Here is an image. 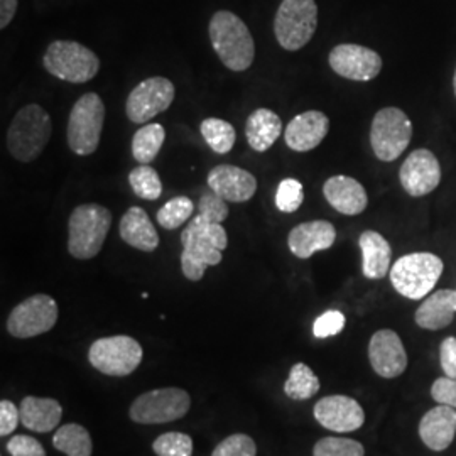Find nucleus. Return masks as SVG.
I'll use <instances>...</instances> for the list:
<instances>
[{"instance_id": "1", "label": "nucleus", "mask_w": 456, "mask_h": 456, "mask_svg": "<svg viewBox=\"0 0 456 456\" xmlns=\"http://www.w3.org/2000/svg\"><path fill=\"white\" fill-rule=\"evenodd\" d=\"M208 33L216 56L228 69L245 71L252 66L256 43L240 17L230 11H218L213 14Z\"/></svg>"}, {"instance_id": "2", "label": "nucleus", "mask_w": 456, "mask_h": 456, "mask_svg": "<svg viewBox=\"0 0 456 456\" xmlns=\"http://www.w3.org/2000/svg\"><path fill=\"white\" fill-rule=\"evenodd\" d=\"M110 227L112 213L109 208L97 203L77 207L68 224V252L71 257L80 261L94 259L105 244Z\"/></svg>"}, {"instance_id": "3", "label": "nucleus", "mask_w": 456, "mask_h": 456, "mask_svg": "<svg viewBox=\"0 0 456 456\" xmlns=\"http://www.w3.org/2000/svg\"><path fill=\"white\" fill-rule=\"evenodd\" d=\"M51 132L48 112L37 103H29L22 107L11 122L7 132L9 152L20 163H31L48 146Z\"/></svg>"}, {"instance_id": "4", "label": "nucleus", "mask_w": 456, "mask_h": 456, "mask_svg": "<svg viewBox=\"0 0 456 456\" xmlns=\"http://www.w3.org/2000/svg\"><path fill=\"white\" fill-rule=\"evenodd\" d=\"M444 264L431 252L403 256L391 267V282L401 296L418 301L431 293L440 281Z\"/></svg>"}, {"instance_id": "5", "label": "nucleus", "mask_w": 456, "mask_h": 456, "mask_svg": "<svg viewBox=\"0 0 456 456\" xmlns=\"http://www.w3.org/2000/svg\"><path fill=\"white\" fill-rule=\"evenodd\" d=\"M43 65L49 75L68 83H88L100 71V60L92 49L77 41H54L49 45Z\"/></svg>"}, {"instance_id": "6", "label": "nucleus", "mask_w": 456, "mask_h": 456, "mask_svg": "<svg viewBox=\"0 0 456 456\" xmlns=\"http://www.w3.org/2000/svg\"><path fill=\"white\" fill-rule=\"evenodd\" d=\"M105 122V103L98 94H85L71 109L68 120V146L77 156L94 154Z\"/></svg>"}, {"instance_id": "7", "label": "nucleus", "mask_w": 456, "mask_h": 456, "mask_svg": "<svg viewBox=\"0 0 456 456\" xmlns=\"http://www.w3.org/2000/svg\"><path fill=\"white\" fill-rule=\"evenodd\" d=\"M318 28V5L314 0H282L274 19V34L281 48H305Z\"/></svg>"}, {"instance_id": "8", "label": "nucleus", "mask_w": 456, "mask_h": 456, "mask_svg": "<svg viewBox=\"0 0 456 456\" xmlns=\"http://www.w3.org/2000/svg\"><path fill=\"white\" fill-rule=\"evenodd\" d=\"M412 139V124L406 112L386 107L374 115L370 127V144L377 159L384 163L395 161Z\"/></svg>"}, {"instance_id": "9", "label": "nucleus", "mask_w": 456, "mask_h": 456, "mask_svg": "<svg viewBox=\"0 0 456 456\" xmlns=\"http://www.w3.org/2000/svg\"><path fill=\"white\" fill-rule=\"evenodd\" d=\"M141 343L127 335L100 338L90 346L88 360L98 372L112 377L131 375L142 362Z\"/></svg>"}, {"instance_id": "10", "label": "nucleus", "mask_w": 456, "mask_h": 456, "mask_svg": "<svg viewBox=\"0 0 456 456\" xmlns=\"http://www.w3.org/2000/svg\"><path fill=\"white\" fill-rule=\"evenodd\" d=\"M191 408L190 394L178 387L144 392L131 406V419L139 424H164L181 419Z\"/></svg>"}, {"instance_id": "11", "label": "nucleus", "mask_w": 456, "mask_h": 456, "mask_svg": "<svg viewBox=\"0 0 456 456\" xmlns=\"http://www.w3.org/2000/svg\"><path fill=\"white\" fill-rule=\"evenodd\" d=\"M58 305L48 294H34L19 303L7 318V331L16 338H33L58 322Z\"/></svg>"}, {"instance_id": "12", "label": "nucleus", "mask_w": 456, "mask_h": 456, "mask_svg": "<svg viewBox=\"0 0 456 456\" xmlns=\"http://www.w3.org/2000/svg\"><path fill=\"white\" fill-rule=\"evenodd\" d=\"M176 95L175 85L164 77H151L139 83L126 102V112L134 124H146L166 112Z\"/></svg>"}, {"instance_id": "13", "label": "nucleus", "mask_w": 456, "mask_h": 456, "mask_svg": "<svg viewBox=\"0 0 456 456\" xmlns=\"http://www.w3.org/2000/svg\"><path fill=\"white\" fill-rule=\"evenodd\" d=\"M328 61L337 75L354 82H370L382 69L380 54L360 45L335 46L328 56Z\"/></svg>"}, {"instance_id": "14", "label": "nucleus", "mask_w": 456, "mask_h": 456, "mask_svg": "<svg viewBox=\"0 0 456 456\" xmlns=\"http://www.w3.org/2000/svg\"><path fill=\"white\" fill-rule=\"evenodd\" d=\"M399 180L409 196L421 198L433 193L441 183L438 158L428 149H416L401 166Z\"/></svg>"}, {"instance_id": "15", "label": "nucleus", "mask_w": 456, "mask_h": 456, "mask_svg": "<svg viewBox=\"0 0 456 456\" xmlns=\"http://www.w3.org/2000/svg\"><path fill=\"white\" fill-rule=\"evenodd\" d=\"M369 360L375 374L384 379H395L408 369L404 343L392 330L375 331L369 343Z\"/></svg>"}, {"instance_id": "16", "label": "nucleus", "mask_w": 456, "mask_h": 456, "mask_svg": "<svg viewBox=\"0 0 456 456\" xmlns=\"http://www.w3.org/2000/svg\"><path fill=\"white\" fill-rule=\"evenodd\" d=\"M314 419L335 433H352L365 423V412L348 395H328L314 404Z\"/></svg>"}, {"instance_id": "17", "label": "nucleus", "mask_w": 456, "mask_h": 456, "mask_svg": "<svg viewBox=\"0 0 456 456\" xmlns=\"http://www.w3.org/2000/svg\"><path fill=\"white\" fill-rule=\"evenodd\" d=\"M208 188L230 203L248 201L257 191V180L252 173L232 164H220L208 173Z\"/></svg>"}, {"instance_id": "18", "label": "nucleus", "mask_w": 456, "mask_h": 456, "mask_svg": "<svg viewBox=\"0 0 456 456\" xmlns=\"http://www.w3.org/2000/svg\"><path fill=\"white\" fill-rule=\"evenodd\" d=\"M330 131V120L320 110L296 115L284 131V139L296 152H308L323 142Z\"/></svg>"}, {"instance_id": "19", "label": "nucleus", "mask_w": 456, "mask_h": 456, "mask_svg": "<svg viewBox=\"0 0 456 456\" xmlns=\"http://www.w3.org/2000/svg\"><path fill=\"white\" fill-rule=\"evenodd\" d=\"M337 240V230L326 220L305 222L288 235V247L297 259H310L313 254L326 250Z\"/></svg>"}, {"instance_id": "20", "label": "nucleus", "mask_w": 456, "mask_h": 456, "mask_svg": "<svg viewBox=\"0 0 456 456\" xmlns=\"http://www.w3.org/2000/svg\"><path fill=\"white\" fill-rule=\"evenodd\" d=\"M456 435V411L450 406L429 409L419 423V438L433 452H444Z\"/></svg>"}, {"instance_id": "21", "label": "nucleus", "mask_w": 456, "mask_h": 456, "mask_svg": "<svg viewBox=\"0 0 456 456\" xmlns=\"http://www.w3.org/2000/svg\"><path fill=\"white\" fill-rule=\"evenodd\" d=\"M326 201L343 215H360L369 205V196L359 181L350 176H333L323 184Z\"/></svg>"}, {"instance_id": "22", "label": "nucleus", "mask_w": 456, "mask_h": 456, "mask_svg": "<svg viewBox=\"0 0 456 456\" xmlns=\"http://www.w3.org/2000/svg\"><path fill=\"white\" fill-rule=\"evenodd\" d=\"M181 271L188 281H201L208 267L222 262V250L200 237H181Z\"/></svg>"}, {"instance_id": "23", "label": "nucleus", "mask_w": 456, "mask_h": 456, "mask_svg": "<svg viewBox=\"0 0 456 456\" xmlns=\"http://www.w3.org/2000/svg\"><path fill=\"white\" fill-rule=\"evenodd\" d=\"M456 313V291L440 289L424 297L421 306L416 310L414 322L423 330H443L452 325Z\"/></svg>"}, {"instance_id": "24", "label": "nucleus", "mask_w": 456, "mask_h": 456, "mask_svg": "<svg viewBox=\"0 0 456 456\" xmlns=\"http://www.w3.org/2000/svg\"><path fill=\"white\" fill-rule=\"evenodd\" d=\"M118 232L122 240L142 252H154L159 247V233L146 210L132 207L120 218Z\"/></svg>"}, {"instance_id": "25", "label": "nucleus", "mask_w": 456, "mask_h": 456, "mask_svg": "<svg viewBox=\"0 0 456 456\" xmlns=\"http://www.w3.org/2000/svg\"><path fill=\"white\" fill-rule=\"evenodd\" d=\"M362 273L367 279H382L391 273V244L379 232L365 230L359 239Z\"/></svg>"}, {"instance_id": "26", "label": "nucleus", "mask_w": 456, "mask_h": 456, "mask_svg": "<svg viewBox=\"0 0 456 456\" xmlns=\"http://www.w3.org/2000/svg\"><path fill=\"white\" fill-rule=\"evenodd\" d=\"M20 423L36 433H49L58 428L63 408L56 399L28 395L20 403Z\"/></svg>"}, {"instance_id": "27", "label": "nucleus", "mask_w": 456, "mask_h": 456, "mask_svg": "<svg viewBox=\"0 0 456 456\" xmlns=\"http://www.w3.org/2000/svg\"><path fill=\"white\" fill-rule=\"evenodd\" d=\"M281 134L282 122L279 115L269 109L254 110L245 122L247 142L256 152H265L267 149H271Z\"/></svg>"}, {"instance_id": "28", "label": "nucleus", "mask_w": 456, "mask_h": 456, "mask_svg": "<svg viewBox=\"0 0 456 456\" xmlns=\"http://www.w3.org/2000/svg\"><path fill=\"white\" fill-rule=\"evenodd\" d=\"M53 446L68 456H92V436L82 424L69 423L61 426L54 436Z\"/></svg>"}, {"instance_id": "29", "label": "nucleus", "mask_w": 456, "mask_h": 456, "mask_svg": "<svg viewBox=\"0 0 456 456\" xmlns=\"http://www.w3.org/2000/svg\"><path fill=\"white\" fill-rule=\"evenodd\" d=\"M166 139L161 124H147L132 137V156L137 163L151 164L159 154Z\"/></svg>"}, {"instance_id": "30", "label": "nucleus", "mask_w": 456, "mask_h": 456, "mask_svg": "<svg viewBox=\"0 0 456 456\" xmlns=\"http://www.w3.org/2000/svg\"><path fill=\"white\" fill-rule=\"evenodd\" d=\"M284 392L293 401H308L320 392V379L303 362L296 363L284 384Z\"/></svg>"}, {"instance_id": "31", "label": "nucleus", "mask_w": 456, "mask_h": 456, "mask_svg": "<svg viewBox=\"0 0 456 456\" xmlns=\"http://www.w3.org/2000/svg\"><path fill=\"white\" fill-rule=\"evenodd\" d=\"M200 132L205 139V142L210 146L216 154H228L235 146V129L233 126L216 117H208L201 122Z\"/></svg>"}, {"instance_id": "32", "label": "nucleus", "mask_w": 456, "mask_h": 456, "mask_svg": "<svg viewBox=\"0 0 456 456\" xmlns=\"http://www.w3.org/2000/svg\"><path fill=\"white\" fill-rule=\"evenodd\" d=\"M129 184L135 196L154 201L163 195V183L154 167L149 164H141L139 167L132 169L129 173Z\"/></svg>"}, {"instance_id": "33", "label": "nucleus", "mask_w": 456, "mask_h": 456, "mask_svg": "<svg viewBox=\"0 0 456 456\" xmlns=\"http://www.w3.org/2000/svg\"><path fill=\"white\" fill-rule=\"evenodd\" d=\"M193 212H195V203L188 196H176L159 208L156 218L161 227L166 230H175V228H180L183 224H186L191 218Z\"/></svg>"}, {"instance_id": "34", "label": "nucleus", "mask_w": 456, "mask_h": 456, "mask_svg": "<svg viewBox=\"0 0 456 456\" xmlns=\"http://www.w3.org/2000/svg\"><path fill=\"white\" fill-rule=\"evenodd\" d=\"M181 237H200L222 252L227 248L228 245L227 230L222 224H205L198 216L191 218V222L183 230Z\"/></svg>"}, {"instance_id": "35", "label": "nucleus", "mask_w": 456, "mask_h": 456, "mask_svg": "<svg viewBox=\"0 0 456 456\" xmlns=\"http://www.w3.org/2000/svg\"><path fill=\"white\" fill-rule=\"evenodd\" d=\"M152 450L158 456H191L193 440L184 433H164L152 443Z\"/></svg>"}, {"instance_id": "36", "label": "nucleus", "mask_w": 456, "mask_h": 456, "mask_svg": "<svg viewBox=\"0 0 456 456\" xmlns=\"http://www.w3.org/2000/svg\"><path fill=\"white\" fill-rule=\"evenodd\" d=\"M313 456H365V448L350 438H323L313 448Z\"/></svg>"}, {"instance_id": "37", "label": "nucleus", "mask_w": 456, "mask_h": 456, "mask_svg": "<svg viewBox=\"0 0 456 456\" xmlns=\"http://www.w3.org/2000/svg\"><path fill=\"white\" fill-rule=\"evenodd\" d=\"M305 201V188L294 178H286L277 186L276 207L279 212L294 213Z\"/></svg>"}, {"instance_id": "38", "label": "nucleus", "mask_w": 456, "mask_h": 456, "mask_svg": "<svg viewBox=\"0 0 456 456\" xmlns=\"http://www.w3.org/2000/svg\"><path fill=\"white\" fill-rule=\"evenodd\" d=\"M196 216L205 224H224L228 216L227 201L210 190V193L200 198Z\"/></svg>"}, {"instance_id": "39", "label": "nucleus", "mask_w": 456, "mask_h": 456, "mask_svg": "<svg viewBox=\"0 0 456 456\" xmlns=\"http://www.w3.org/2000/svg\"><path fill=\"white\" fill-rule=\"evenodd\" d=\"M257 446L247 435H232L213 450L212 456H256Z\"/></svg>"}, {"instance_id": "40", "label": "nucleus", "mask_w": 456, "mask_h": 456, "mask_svg": "<svg viewBox=\"0 0 456 456\" xmlns=\"http://www.w3.org/2000/svg\"><path fill=\"white\" fill-rule=\"evenodd\" d=\"M345 328V314L342 311H325L322 316L316 318L313 325V335L316 338H330L338 335Z\"/></svg>"}, {"instance_id": "41", "label": "nucleus", "mask_w": 456, "mask_h": 456, "mask_svg": "<svg viewBox=\"0 0 456 456\" xmlns=\"http://www.w3.org/2000/svg\"><path fill=\"white\" fill-rule=\"evenodd\" d=\"M7 453L11 456H46L43 444L28 435H17L7 441Z\"/></svg>"}, {"instance_id": "42", "label": "nucleus", "mask_w": 456, "mask_h": 456, "mask_svg": "<svg viewBox=\"0 0 456 456\" xmlns=\"http://www.w3.org/2000/svg\"><path fill=\"white\" fill-rule=\"evenodd\" d=\"M431 397L443 406L456 409V379L440 377L431 386Z\"/></svg>"}, {"instance_id": "43", "label": "nucleus", "mask_w": 456, "mask_h": 456, "mask_svg": "<svg viewBox=\"0 0 456 456\" xmlns=\"http://www.w3.org/2000/svg\"><path fill=\"white\" fill-rule=\"evenodd\" d=\"M20 421V409L16 408L11 401L0 403V436H7L14 433L17 424Z\"/></svg>"}, {"instance_id": "44", "label": "nucleus", "mask_w": 456, "mask_h": 456, "mask_svg": "<svg viewBox=\"0 0 456 456\" xmlns=\"http://www.w3.org/2000/svg\"><path fill=\"white\" fill-rule=\"evenodd\" d=\"M441 369L446 377L456 379V338L448 337L440 345Z\"/></svg>"}, {"instance_id": "45", "label": "nucleus", "mask_w": 456, "mask_h": 456, "mask_svg": "<svg viewBox=\"0 0 456 456\" xmlns=\"http://www.w3.org/2000/svg\"><path fill=\"white\" fill-rule=\"evenodd\" d=\"M17 12V0H0V29H5Z\"/></svg>"}, {"instance_id": "46", "label": "nucleus", "mask_w": 456, "mask_h": 456, "mask_svg": "<svg viewBox=\"0 0 456 456\" xmlns=\"http://www.w3.org/2000/svg\"><path fill=\"white\" fill-rule=\"evenodd\" d=\"M453 88H455V95H456V69H455V75H453Z\"/></svg>"}]
</instances>
